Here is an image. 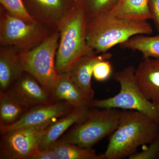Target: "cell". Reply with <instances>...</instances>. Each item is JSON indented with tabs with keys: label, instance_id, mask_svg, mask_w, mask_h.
Masks as SVG:
<instances>
[{
	"label": "cell",
	"instance_id": "14",
	"mask_svg": "<svg viewBox=\"0 0 159 159\" xmlns=\"http://www.w3.org/2000/svg\"><path fill=\"white\" fill-rule=\"evenodd\" d=\"M56 101H65L74 108H91V99L71 79L69 74L59 75L52 92Z\"/></svg>",
	"mask_w": 159,
	"mask_h": 159
},
{
	"label": "cell",
	"instance_id": "5",
	"mask_svg": "<svg viewBox=\"0 0 159 159\" xmlns=\"http://www.w3.org/2000/svg\"><path fill=\"white\" fill-rule=\"evenodd\" d=\"M59 38V31H54L34 48L20 50L18 54L23 71L31 74L51 94L59 77L55 58Z\"/></svg>",
	"mask_w": 159,
	"mask_h": 159
},
{
	"label": "cell",
	"instance_id": "11",
	"mask_svg": "<svg viewBox=\"0 0 159 159\" xmlns=\"http://www.w3.org/2000/svg\"><path fill=\"white\" fill-rule=\"evenodd\" d=\"M8 90L30 107L57 102L37 80L25 72Z\"/></svg>",
	"mask_w": 159,
	"mask_h": 159
},
{
	"label": "cell",
	"instance_id": "15",
	"mask_svg": "<svg viewBox=\"0 0 159 159\" xmlns=\"http://www.w3.org/2000/svg\"><path fill=\"white\" fill-rule=\"evenodd\" d=\"M20 51L14 46H1L0 91L9 89L24 72L19 61Z\"/></svg>",
	"mask_w": 159,
	"mask_h": 159
},
{
	"label": "cell",
	"instance_id": "26",
	"mask_svg": "<svg viewBox=\"0 0 159 159\" xmlns=\"http://www.w3.org/2000/svg\"><path fill=\"white\" fill-rule=\"evenodd\" d=\"M149 9L154 24L159 32V0H148Z\"/></svg>",
	"mask_w": 159,
	"mask_h": 159
},
{
	"label": "cell",
	"instance_id": "20",
	"mask_svg": "<svg viewBox=\"0 0 159 159\" xmlns=\"http://www.w3.org/2000/svg\"><path fill=\"white\" fill-rule=\"evenodd\" d=\"M56 159H102L92 148H84L58 140L52 145Z\"/></svg>",
	"mask_w": 159,
	"mask_h": 159
},
{
	"label": "cell",
	"instance_id": "6",
	"mask_svg": "<svg viewBox=\"0 0 159 159\" xmlns=\"http://www.w3.org/2000/svg\"><path fill=\"white\" fill-rule=\"evenodd\" d=\"M98 109L92 107L84 120L75 124L59 140L82 148H91L112 134L119 125L122 111L115 108Z\"/></svg>",
	"mask_w": 159,
	"mask_h": 159
},
{
	"label": "cell",
	"instance_id": "9",
	"mask_svg": "<svg viewBox=\"0 0 159 159\" xmlns=\"http://www.w3.org/2000/svg\"><path fill=\"white\" fill-rule=\"evenodd\" d=\"M29 14L51 29L58 31L67 13L77 4V0H23Z\"/></svg>",
	"mask_w": 159,
	"mask_h": 159
},
{
	"label": "cell",
	"instance_id": "17",
	"mask_svg": "<svg viewBox=\"0 0 159 159\" xmlns=\"http://www.w3.org/2000/svg\"><path fill=\"white\" fill-rule=\"evenodd\" d=\"M30 108L9 90L0 91V126L13 124Z\"/></svg>",
	"mask_w": 159,
	"mask_h": 159
},
{
	"label": "cell",
	"instance_id": "13",
	"mask_svg": "<svg viewBox=\"0 0 159 159\" xmlns=\"http://www.w3.org/2000/svg\"><path fill=\"white\" fill-rule=\"evenodd\" d=\"M135 77L145 97L159 105V58H144L135 69Z\"/></svg>",
	"mask_w": 159,
	"mask_h": 159
},
{
	"label": "cell",
	"instance_id": "1",
	"mask_svg": "<svg viewBox=\"0 0 159 159\" xmlns=\"http://www.w3.org/2000/svg\"><path fill=\"white\" fill-rule=\"evenodd\" d=\"M159 134V123L140 112L122 110L119 125L110 138L102 159H121L136 153Z\"/></svg>",
	"mask_w": 159,
	"mask_h": 159
},
{
	"label": "cell",
	"instance_id": "10",
	"mask_svg": "<svg viewBox=\"0 0 159 159\" xmlns=\"http://www.w3.org/2000/svg\"><path fill=\"white\" fill-rule=\"evenodd\" d=\"M74 108L65 101H57L51 104L33 107L13 124L0 126L1 134H3L16 129L35 126L56 121L57 118L65 116Z\"/></svg>",
	"mask_w": 159,
	"mask_h": 159
},
{
	"label": "cell",
	"instance_id": "7",
	"mask_svg": "<svg viewBox=\"0 0 159 159\" xmlns=\"http://www.w3.org/2000/svg\"><path fill=\"white\" fill-rule=\"evenodd\" d=\"M54 31L37 20L28 23L11 15L1 6V46H14L21 51L29 50L38 45Z\"/></svg>",
	"mask_w": 159,
	"mask_h": 159
},
{
	"label": "cell",
	"instance_id": "8",
	"mask_svg": "<svg viewBox=\"0 0 159 159\" xmlns=\"http://www.w3.org/2000/svg\"><path fill=\"white\" fill-rule=\"evenodd\" d=\"M54 121L16 129L2 134L0 158L30 159L39 149L46 129Z\"/></svg>",
	"mask_w": 159,
	"mask_h": 159
},
{
	"label": "cell",
	"instance_id": "22",
	"mask_svg": "<svg viewBox=\"0 0 159 159\" xmlns=\"http://www.w3.org/2000/svg\"><path fill=\"white\" fill-rule=\"evenodd\" d=\"M1 6L11 15L21 19L28 23L36 21L29 14L23 0H0Z\"/></svg>",
	"mask_w": 159,
	"mask_h": 159
},
{
	"label": "cell",
	"instance_id": "12",
	"mask_svg": "<svg viewBox=\"0 0 159 159\" xmlns=\"http://www.w3.org/2000/svg\"><path fill=\"white\" fill-rule=\"evenodd\" d=\"M111 57L112 54L107 52L98 54L94 51L81 57L68 73L72 80L89 99H93L94 96L92 86L94 66L99 61L109 60Z\"/></svg>",
	"mask_w": 159,
	"mask_h": 159
},
{
	"label": "cell",
	"instance_id": "19",
	"mask_svg": "<svg viewBox=\"0 0 159 159\" xmlns=\"http://www.w3.org/2000/svg\"><path fill=\"white\" fill-rule=\"evenodd\" d=\"M123 48L141 52L144 58H159V35L147 36L139 34L120 44Z\"/></svg>",
	"mask_w": 159,
	"mask_h": 159
},
{
	"label": "cell",
	"instance_id": "16",
	"mask_svg": "<svg viewBox=\"0 0 159 159\" xmlns=\"http://www.w3.org/2000/svg\"><path fill=\"white\" fill-rule=\"evenodd\" d=\"M91 108H74L60 119L51 123L43 134L38 150L50 147L57 142L70 127L84 120Z\"/></svg>",
	"mask_w": 159,
	"mask_h": 159
},
{
	"label": "cell",
	"instance_id": "24",
	"mask_svg": "<svg viewBox=\"0 0 159 159\" xmlns=\"http://www.w3.org/2000/svg\"><path fill=\"white\" fill-rule=\"evenodd\" d=\"M129 159H159V134L150 144L149 146L142 151L136 152Z\"/></svg>",
	"mask_w": 159,
	"mask_h": 159
},
{
	"label": "cell",
	"instance_id": "4",
	"mask_svg": "<svg viewBox=\"0 0 159 159\" xmlns=\"http://www.w3.org/2000/svg\"><path fill=\"white\" fill-rule=\"evenodd\" d=\"M135 70L133 66H129L115 73L114 79L120 86L119 93L107 99H93L90 107L137 111L159 123V105L147 99L139 88L135 77Z\"/></svg>",
	"mask_w": 159,
	"mask_h": 159
},
{
	"label": "cell",
	"instance_id": "21",
	"mask_svg": "<svg viewBox=\"0 0 159 159\" xmlns=\"http://www.w3.org/2000/svg\"><path fill=\"white\" fill-rule=\"evenodd\" d=\"M120 0H77L85 13L87 20L97 15L111 12Z\"/></svg>",
	"mask_w": 159,
	"mask_h": 159
},
{
	"label": "cell",
	"instance_id": "25",
	"mask_svg": "<svg viewBox=\"0 0 159 159\" xmlns=\"http://www.w3.org/2000/svg\"><path fill=\"white\" fill-rule=\"evenodd\" d=\"M30 159H56V154L53 146L38 150Z\"/></svg>",
	"mask_w": 159,
	"mask_h": 159
},
{
	"label": "cell",
	"instance_id": "18",
	"mask_svg": "<svg viewBox=\"0 0 159 159\" xmlns=\"http://www.w3.org/2000/svg\"><path fill=\"white\" fill-rule=\"evenodd\" d=\"M111 12L129 20L147 21L152 19L148 0H120Z\"/></svg>",
	"mask_w": 159,
	"mask_h": 159
},
{
	"label": "cell",
	"instance_id": "3",
	"mask_svg": "<svg viewBox=\"0 0 159 159\" xmlns=\"http://www.w3.org/2000/svg\"><path fill=\"white\" fill-rule=\"evenodd\" d=\"M86 24L84 11L77 2L58 28L60 38L55 58L58 75L67 74L81 57L95 51L87 41Z\"/></svg>",
	"mask_w": 159,
	"mask_h": 159
},
{
	"label": "cell",
	"instance_id": "23",
	"mask_svg": "<svg viewBox=\"0 0 159 159\" xmlns=\"http://www.w3.org/2000/svg\"><path fill=\"white\" fill-rule=\"evenodd\" d=\"M112 72V66L108 60L101 61L94 66L93 77L97 81L103 82L110 77Z\"/></svg>",
	"mask_w": 159,
	"mask_h": 159
},
{
	"label": "cell",
	"instance_id": "2",
	"mask_svg": "<svg viewBox=\"0 0 159 159\" xmlns=\"http://www.w3.org/2000/svg\"><path fill=\"white\" fill-rule=\"evenodd\" d=\"M152 31L147 21L123 19L111 12L97 15L87 20V41L98 54L105 53L135 35H149Z\"/></svg>",
	"mask_w": 159,
	"mask_h": 159
}]
</instances>
